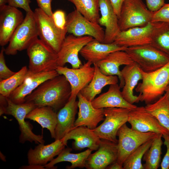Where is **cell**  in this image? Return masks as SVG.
<instances>
[{"instance_id":"obj_30","label":"cell","mask_w":169,"mask_h":169,"mask_svg":"<svg viewBox=\"0 0 169 169\" xmlns=\"http://www.w3.org/2000/svg\"><path fill=\"white\" fill-rule=\"evenodd\" d=\"M72 151L71 148H64L56 158H54L44 167L46 169L54 168L56 164L63 161H68L71 164L70 166H67V169L85 167L86 160L92 151L88 149L82 152L76 154L71 153Z\"/></svg>"},{"instance_id":"obj_25","label":"cell","mask_w":169,"mask_h":169,"mask_svg":"<svg viewBox=\"0 0 169 169\" xmlns=\"http://www.w3.org/2000/svg\"><path fill=\"white\" fill-rule=\"evenodd\" d=\"M120 88L117 84L110 85L107 91L100 95L91 101L92 105L96 109L116 107L131 109L136 107L124 99Z\"/></svg>"},{"instance_id":"obj_9","label":"cell","mask_w":169,"mask_h":169,"mask_svg":"<svg viewBox=\"0 0 169 169\" xmlns=\"http://www.w3.org/2000/svg\"><path fill=\"white\" fill-rule=\"evenodd\" d=\"M157 133L142 132L129 128L126 123L118 131V156L117 162L123 166L128 156L141 145L153 139Z\"/></svg>"},{"instance_id":"obj_6","label":"cell","mask_w":169,"mask_h":169,"mask_svg":"<svg viewBox=\"0 0 169 169\" xmlns=\"http://www.w3.org/2000/svg\"><path fill=\"white\" fill-rule=\"evenodd\" d=\"M29 59L28 70L34 73L55 70L58 66L57 53L38 38L27 49Z\"/></svg>"},{"instance_id":"obj_18","label":"cell","mask_w":169,"mask_h":169,"mask_svg":"<svg viewBox=\"0 0 169 169\" xmlns=\"http://www.w3.org/2000/svg\"><path fill=\"white\" fill-rule=\"evenodd\" d=\"M134 62L125 51L117 50L111 53L105 58L95 64L103 74L117 76L120 80L119 86L121 88L124 85L125 81L120 67L122 65H129Z\"/></svg>"},{"instance_id":"obj_47","label":"cell","mask_w":169,"mask_h":169,"mask_svg":"<svg viewBox=\"0 0 169 169\" xmlns=\"http://www.w3.org/2000/svg\"><path fill=\"white\" fill-rule=\"evenodd\" d=\"M8 2V0H0V7L6 5Z\"/></svg>"},{"instance_id":"obj_24","label":"cell","mask_w":169,"mask_h":169,"mask_svg":"<svg viewBox=\"0 0 169 169\" xmlns=\"http://www.w3.org/2000/svg\"><path fill=\"white\" fill-rule=\"evenodd\" d=\"M76 97L70 98L64 106L57 113L55 140L63 138L74 127L75 117L78 108Z\"/></svg>"},{"instance_id":"obj_23","label":"cell","mask_w":169,"mask_h":169,"mask_svg":"<svg viewBox=\"0 0 169 169\" xmlns=\"http://www.w3.org/2000/svg\"><path fill=\"white\" fill-rule=\"evenodd\" d=\"M62 139L67 145L68 141L73 139V148L81 151L87 148L92 150H97L100 143V139L92 131L87 127L80 126L74 128L69 132Z\"/></svg>"},{"instance_id":"obj_3","label":"cell","mask_w":169,"mask_h":169,"mask_svg":"<svg viewBox=\"0 0 169 169\" xmlns=\"http://www.w3.org/2000/svg\"><path fill=\"white\" fill-rule=\"evenodd\" d=\"M142 81L135 89L140 93V101L148 104L154 103L161 96L169 84V62L153 71L146 72L141 69Z\"/></svg>"},{"instance_id":"obj_22","label":"cell","mask_w":169,"mask_h":169,"mask_svg":"<svg viewBox=\"0 0 169 169\" xmlns=\"http://www.w3.org/2000/svg\"><path fill=\"white\" fill-rule=\"evenodd\" d=\"M99 6L101 16L98 23L105 27L104 43H113L120 31L118 18L110 0H99Z\"/></svg>"},{"instance_id":"obj_20","label":"cell","mask_w":169,"mask_h":169,"mask_svg":"<svg viewBox=\"0 0 169 169\" xmlns=\"http://www.w3.org/2000/svg\"><path fill=\"white\" fill-rule=\"evenodd\" d=\"M77 97L79 110L78 118L74 122V128L84 126L91 130L95 128L98 124L105 119L104 108H95L91 102L87 100L80 93Z\"/></svg>"},{"instance_id":"obj_42","label":"cell","mask_w":169,"mask_h":169,"mask_svg":"<svg viewBox=\"0 0 169 169\" xmlns=\"http://www.w3.org/2000/svg\"><path fill=\"white\" fill-rule=\"evenodd\" d=\"M39 8L49 16L52 17L51 3L52 0H36Z\"/></svg>"},{"instance_id":"obj_7","label":"cell","mask_w":169,"mask_h":169,"mask_svg":"<svg viewBox=\"0 0 169 169\" xmlns=\"http://www.w3.org/2000/svg\"><path fill=\"white\" fill-rule=\"evenodd\" d=\"M33 14L40 39L58 53L68 33L66 28L58 27L52 17L39 8L35 9Z\"/></svg>"},{"instance_id":"obj_48","label":"cell","mask_w":169,"mask_h":169,"mask_svg":"<svg viewBox=\"0 0 169 169\" xmlns=\"http://www.w3.org/2000/svg\"><path fill=\"white\" fill-rule=\"evenodd\" d=\"M166 91H169V84L168 85V86H167V88H166Z\"/></svg>"},{"instance_id":"obj_12","label":"cell","mask_w":169,"mask_h":169,"mask_svg":"<svg viewBox=\"0 0 169 169\" xmlns=\"http://www.w3.org/2000/svg\"><path fill=\"white\" fill-rule=\"evenodd\" d=\"M93 38L90 36H77L70 34L66 36L57 53L58 66H64L69 63L72 68L80 67L83 64L78 54L84 47Z\"/></svg>"},{"instance_id":"obj_16","label":"cell","mask_w":169,"mask_h":169,"mask_svg":"<svg viewBox=\"0 0 169 169\" xmlns=\"http://www.w3.org/2000/svg\"><path fill=\"white\" fill-rule=\"evenodd\" d=\"M87 158L85 168L87 169H105L117 161V143L101 139L98 149Z\"/></svg>"},{"instance_id":"obj_4","label":"cell","mask_w":169,"mask_h":169,"mask_svg":"<svg viewBox=\"0 0 169 169\" xmlns=\"http://www.w3.org/2000/svg\"><path fill=\"white\" fill-rule=\"evenodd\" d=\"M125 51L146 72L157 70L169 62L168 55L150 44L128 47Z\"/></svg>"},{"instance_id":"obj_21","label":"cell","mask_w":169,"mask_h":169,"mask_svg":"<svg viewBox=\"0 0 169 169\" xmlns=\"http://www.w3.org/2000/svg\"><path fill=\"white\" fill-rule=\"evenodd\" d=\"M67 146L62 139L55 140L48 145L38 144L34 149L30 148L27 154L29 165L44 166L58 155Z\"/></svg>"},{"instance_id":"obj_38","label":"cell","mask_w":169,"mask_h":169,"mask_svg":"<svg viewBox=\"0 0 169 169\" xmlns=\"http://www.w3.org/2000/svg\"><path fill=\"white\" fill-rule=\"evenodd\" d=\"M5 48L2 47L0 53V81L6 79L15 73L7 66L4 58Z\"/></svg>"},{"instance_id":"obj_44","label":"cell","mask_w":169,"mask_h":169,"mask_svg":"<svg viewBox=\"0 0 169 169\" xmlns=\"http://www.w3.org/2000/svg\"><path fill=\"white\" fill-rule=\"evenodd\" d=\"M118 18L119 17L122 6L125 0H110Z\"/></svg>"},{"instance_id":"obj_39","label":"cell","mask_w":169,"mask_h":169,"mask_svg":"<svg viewBox=\"0 0 169 169\" xmlns=\"http://www.w3.org/2000/svg\"><path fill=\"white\" fill-rule=\"evenodd\" d=\"M52 18L56 25L61 29H64L66 23V17L64 11L58 10L53 13Z\"/></svg>"},{"instance_id":"obj_36","label":"cell","mask_w":169,"mask_h":169,"mask_svg":"<svg viewBox=\"0 0 169 169\" xmlns=\"http://www.w3.org/2000/svg\"><path fill=\"white\" fill-rule=\"evenodd\" d=\"M153 139L141 145L128 156L123 164V169H144L141 160L145 153L151 146Z\"/></svg>"},{"instance_id":"obj_14","label":"cell","mask_w":169,"mask_h":169,"mask_svg":"<svg viewBox=\"0 0 169 169\" xmlns=\"http://www.w3.org/2000/svg\"><path fill=\"white\" fill-rule=\"evenodd\" d=\"M128 122L131 128L142 132H154L162 135H169V131L163 126L156 118L149 112L145 107H136L131 109Z\"/></svg>"},{"instance_id":"obj_40","label":"cell","mask_w":169,"mask_h":169,"mask_svg":"<svg viewBox=\"0 0 169 169\" xmlns=\"http://www.w3.org/2000/svg\"><path fill=\"white\" fill-rule=\"evenodd\" d=\"M30 0H8V5L17 8L23 9L26 12H31L32 11L30 6Z\"/></svg>"},{"instance_id":"obj_5","label":"cell","mask_w":169,"mask_h":169,"mask_svg":"<svg viewBox=\"0 0 169 169\" xmlns=\"http://www.w3.org/2000/svg\"><path fill=\"white\" fill-rule=\"evenodd\" d=\"M153 13L142 0H125L118 18L120 31L146 25L151 22Z\"/></svg>"},{"instance_id":"obj_31","label":"cell","mask_w":169,"mask_h":169,"mask_svg":"<svg viewBox=\"0 0 169 169\" xmlns=\"http://www.w3.org/2000/svg\"><path fill=\"white\" fill-rule=\"evenodd\" d=\"M145 108L169 131V91H166L158 100L154 103L147 104Z\"/></svg>"},{"instance_id":"obj_29","label":"cell","mask_w":169,"mask_h":169,"mask_svg":"<svg viewBox=\"0 0 169 169\" xmlns=\"http://www.w3.org/2000/svg\"><path fill=\"white\" fill-rule=\"evenodd\" d=\"M26 119L36 121L42 128L47 129L51 138L55 139L57 112L52 108L49 106L36 107L27 115Z\"/></svg>"},{"instance_id":"obj_33","label":"cell","mask_w":169,"mask_h":169,"mask_svg":"<svg viewBox=\"0 0 169 169\" xmlns=\"http://www.w3.org/2000/svg\"><path fill=\"white\" fill-rule=\"evenodd\" d=\"M162 136V134L157 133L151 146L145 153L142 158L145 161L143 165L144 169H157L159 166L163 144Z\"/></svg>"},{"instance_id":"obj_27","label":"cell","mask_w":169,"mask_h":169,"mask_svg":"<svg viewBox=\"0 0 169 169\" xmlns=\"http://www.w3.org/2000/svg\"><path fill=\"white\" fill-rule=\"evenodd\" d=\"M127 48L113 43H102L93 38L84 47L79 54L85 60L94 64L104 59L112 52L117 50L125 51Z\"/></svg>"},{"instance_id":"obj_43","label":"cell","mask_w":169,"mask_h":169,"mask_svg":"<svg viewBox=\"0 0 169 169\" xmlns=\"http://www.w3.org/2000/svg\"><path fill=\"white\" fill-rule=\"evenodd\" d=\"M146 2L147 8L152 12L158 10L165 4V0H146Z\"/></svg>"},{"instance_id":"obj_10","label":"cell","mask_w":169,"mask_h":169,"mask_svg":"<svg viewBox=\"0 0 169 169\" xmlns=\"http://www.w3.org/2000/svg\"><path fill=\"white\" fill-rule=\"evenodd\" d=\"M131 109L122 108H104L105 117L104 122L92 130L100 139L117 143V133L120 128L128 121Z\"/></svg>"},{"instance_id":"obj_37","label":"cell","mask_w":169,"mask_h":169,"mask_svg":"<svg viewBox=\"0 0 169 169\" xmlns=\"http://www.w3.org/2000/svg\"><path fill=\"white\" fill-rule=\"evenodd\" d=\"M169 23V3L165 4L158 10L153 12L151 22Z\"/></svg>"},{"instance_id":"obj_15","label":"cell","mask_w":169,"mask_h":169,"mask_svg":"<svg viewBox=\"0 0 169 169\" xmlns=\"http://www.w3.org/2000/svg\"><path fill=\"white\" fill-rule=\"evenodd\" d=\"M59 75L56 70L45 72L34 73L28 70L23 83L8 97L14 103L22 104L25 98L45 81Z\"/></svg>"},{"instance_id":"obj_13","label":"cell","mask_w":169,"mask_h":169,"mask_svg":"<svg viewBox=\"0 0 169 169\" xmlns=\"http://www.w3.org/2000/svg\"><path fill=\"white\" fill-rule=\"evenodd\" d=\"M93 64L88 61L79 68L74 69L57 66L56 70L59 75H64L69 82L71 88L70 98L77 97L80 91L91 81L95 71Z\"/></svg>"},{"instance_id":"obj_34","label":"cell","mask_w":169,"mask_h":169,"mask_svg":"<svg viewBox=\"0 0 169 169\" xmlns=\"http://www.w3.org/2000/svg\"><path fill=\"white\" fill-rule=\"evenodd\" d=\"M75 6L76 9L90 21L98 23L100 17L99 0H67Z\"/></svg>"},{"instance_id":"obj_2","label":"cell","mask_w":169,"mask_h":169,"mask_svg":"<svg viewBox=\"0 0 169 169\" xmlns=\"http://www.w3.org/2000/svg\"><path fill=\"white\" fill-rule=\"evenodd\" d=\"M36 107L34 105L30 103L15 104L8 97L0 95V115L3 114L11 115L17 120L20 131L19 136L20 143L28 141L38 144L44 143L43 136L34 134L32 131V125L25 120L27 115Z\"/></svg>"},{"instance_id":"obj_41","label":"cell","mask_w":169,"mask_h":169,"mask_svg":"<svg viewBox=\"0 0 169 169\" xmlns=\"http://www.w3.org/2000/svg\"><path fill=\"white\" fill-rule=\"evenodd\" d=\"M164 140V144L166 147V152L161 163L162 169H169V135H162Z\"/></svg>"},{"instance_id":"obj_35","label":"cell","mask_w":169,"mask_h":169,"mask_svg":"<svg viewBox=\"0 0 169 169\" xmlns=\"http://www.w3.org/2000/svg\"><path fill=\"white\" fill-rule=\"evenodd\" d=\"M28 70L27 66H24L10 77L0 81V94L8 97L23 83Z\"/></svg>"},{"instance_id":"obj_11","label":"cell","mask_w":169,"mask_h":169,"mask_svg":"<svg viewBox=\"0 0 169 169\" xmlns=\"http://www.w3.org/2000/svg\"><path fill=\"white\" fill-rule=\"evenodd\" d=\"M67 32L77 36H88L104 43L105 31L98 23L87 19L76 9L66 17Z\"/></svg>"},{"instance_id":"obj_1","label":"cell","mask_w":169,"mask_h":169,"mask_svg":"<svg viewBox=\"0 0 169 169\" xmlns=\"http://www.w3.org/2000/svg\"><path fill=\"white\" fill-rule=\"evenodd\" d=\"M70 85L65 77L58 75L39 85L25 99V102L36 107L49 106L56 112L69 101L71 95Z\"/></svg>"},{"instance_id":"obj_28","label":"cell","mask_w":169,"mask_h":169,"mask_svg":"<svg viewBox=\"0 0 169 169\" xmlns=\"http://www.w3.org/2000/svg\"><path fill=\"white\" fill-rule=\"evenodd\" d=\"M93 64L95 71L92 79L79 92L85 99L91 102L97 95L101 93L105 86L117 84L119 79L117 76L107 75L103 74L97 66L95 64Z\"/></svg>"},{"instance_id":"obj_19","label":"cell","mask_w":169,"mask_h":169,"mask_svg":"<svg viewBox=\"0 0 169 169\" xmlns=\"http://www.w3.org/2000/svg\"><path fill=\"white\" fill-rule=\"evenodd\" d=\"M153 27V23L150 22L145 26L120 31L113 43L126 48L150 44Z\"/></svg>"},{"instance_id":"obj_32","label":"cell","mask_w":169,"mask_h":169,"mask_svg":"<svg viewBox=\"0 0 169 169\" xmlns=\"http://www.w3.org/2000/svg\"><path fill=\"white\" fill-rule=\"evenodd\" d=\"M152 23L150 44L169 56V23Z\"/></svg>"},{"instance_id":"obj_46","label":"cell","mask_w":169,"mask_h":169,"mask_svg":"<svg viewBox=\"0 0 169 169\" xmlns=\"http://www.w3.org/2000/svg\"><path fill=\"white\" fill-rule=\"evenodd\" d=\"M44 166L35 165H29L23 166L21 168L23 169H44Z\"/></svg>"},{"instance_id":"obj_8","label":"cell","mask_w":169,"mask_h":169,"mask_svg":"<svg viewBox=\"0 0 169 169\" xmlns=\"http://www.w3.org/2000/svg\"><path fill=\"white\" fill-rule=\"evenodd\" d=\"M38 33L33 12L26 13L24 20L17 28L11 37L5 54L14 55L18 51L27 49L38 38Z\"/></svg>"},{"instance_id":"obj_45","label":"cell","mask_w":169,"mask_h":169,"mask_svg":"<svg viewBox=\"0 0 169 169\" xmlns=\"http://www.w3.org/2000/svg\"><path fill=\"white\" fill-rule=\"evenodd\" d=\"M106 169H123V166L117 161L108 166Z\"/></svg>"},{"instance_id":"obj_17","label":"cell","mask_w":169,"mask_h":169,"mask_svg":"<svg viewBox=\"0 0 169 169\" xmlns=\"http://www.w3.org/2000/svg\"><path fill=\"white\" fill-rule=\"evenodd\" d=\"M22 13L17 8L6 5L0 7V45L8 43L14 31L24 20Z\"/></svg>"},{"instance_id":"obj_26","label":"cell","mask_w":169,"mask_h":169,"mask_svg":"<svg viewBox=\"0 0 169 169\" xmlns=\"http://www.w3.org/2000/svg\"><path fill=\"white\" fill-rule=\"evenodd\" d=\"M121 72L125 81L121 91L123 97L131 104L139 102L140 96L139 95H134L133 90L139 81L142 80L141 69L136 63L134 62L131 64L125 65Z\"/></svg>"}]
</instances>
